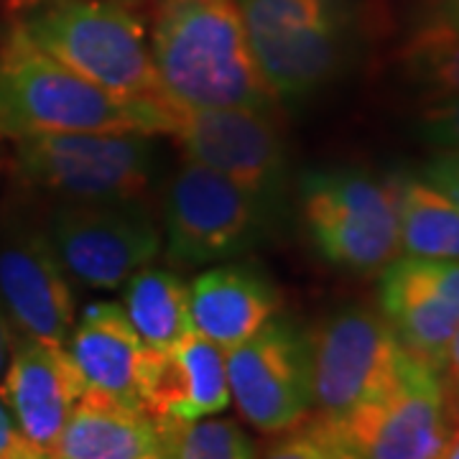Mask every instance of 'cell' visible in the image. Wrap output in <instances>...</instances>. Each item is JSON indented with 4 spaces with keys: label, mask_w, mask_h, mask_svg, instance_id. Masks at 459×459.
Returning a JSON list of instances; mask_svg holds the SVG:
<instances>
[{
    "label": "cell",
    "mask_w": 459,
    "mask_h": 459,
    "mask_svg": "<svg viewBox=\"0 0 459 459\" xmlns=\"http://www.w3.org/2000/svg\"><path fill=\"white\" fill-rule=\"evenodd\" d=\"M161 459H169V457H166V455H164V457H161Z\"/></svg>",
    "instance_id": "36"
},
{
    "label": "cell",
    "mask_w": 459,
    "mask_h": 459,
    "mask_svg": "<svg viewBox=\"0 0 459 459\" xmlns=\"http://www.w3.org/2000/svg\"><path fill=\"white\" fill-rule=\"evenodd\" d=\"M442 459H459V429L455 434H449V442L444 446Z\"/></svg>",
    "instance_id": "34"
},
{
    "label": "cell",
    "mask_w": 459,
    "mask_h": 459,
    "mask_svg": "<svg viewBox=\"0 0 459 459\" xmlns=\"http://www.w3.org/2000/svg\"><path fill=\"white\" fill-rule=\"evenodd\" d=\"M403 74L429 98L459 95V39L424 29L403 54Z\"/></svg>",
    "instance_id": "23"
},
{
    "label": "cell",
    "mask_w": 459,
    "mask_h": 459,
    "mask_svg": "<svg viewBox=\"0 0 459 459\" xmlns=\"http://www.w3.org/2000/svg\"><path fill=\"white\" fill-rule=\"evenodd\" d=\"M279 309V289L255 263H220L189 286L192 327L225 352L253 337Z\"/></svg>",
    "instance_id": "17"
},
{
    "label": "cell",
    "mask_w": 459,
    "mask_h": 459,
    "mask_svg": "<svg viewBox=\"0 0 459 459\" xmlns=\"http://www.w3.org/2000/svg\"><path fill=\"white\" fill-rule=\"evenodd\" d=\"M21 26L39 49L100 90L174 110L159 82L143 21L123 0H47Z\"/></svg>",
    "instance_id": "3"
},
{
    "label": "cell",
    "mask_w": 459,
    "mask_h": 459,
    "mask_svg": "<svg viewBox=\"0 0 459 459\" xmlns=\"http://www.w3.org/2000/svg\"><path fill=\"white\" fill-rule=\"evenodd\" d=\"M444 391H446V411H449V419H457L459 421V383H449Z\"/></svg>",
    "instance_id": "33"
},
{
    "label": "cell",
    "mask_w": 459,
    "mask_h": 459,
    "mask_svg": "<svg viewBox=\"0 0 459 459\" xmlns=\"http://www.w3.org/2000/svg\"><path fill=\"white\" fill-rule=\"evenodd\" d=\"M439 459H442V457H439Z\"/></svg>",
    "instance_id": "37"
},
{
    "label": "cell",
    "mask_w": 459,
    "mask_h": 459,
    "mask_svg": "<svg viewBox=\"0 0 459 459\" xmlns=\"http://www.w3.org/2000/svg\"><path fill=\"white\" fill-rule=\"evenodd\" d=\"M13 174L56 202L148 199L161 146L148 133H47L13 141Z\"/></svg>",
    "instance_id": "6"
},
{
    "label": "cell",
    "mask_w": 459,
    "mask_h": 459,
    "mask_svg": "<svg viewBox=\"0 0 459 459\" xmlns=\"http://www.w3.org/2000/svg\"><path fill=\"white\" fill-rule=\"evenodd\" d=\"M307 424L362 459H439L449 442V411L439 370L406 352L401 373L383 395L334 427Z\"/></svg>",
    "instance_id": "11"
},
{
    "label": "cell",
    "mask_w": 459,
    "mask_h": 459,
    "mask_svg": "<svg viewBox=\"0 0 459 459\" xmlns=\"http://www.w3.org/2000/svg\"><path fill=\"white\" fill-rule=\"evenodd\" d=\"M51 455L56 459H161L164 444L156 421L143 411L87 388Z\"/></svg>",
    "instance_id": "19"
},
{
    "label": "cell",
    "mask_w": 459,
    "mask_h": 459,
    "mask_svg": "<svg viewBox=\"0 0 459 459\" xmlns=\"http://www.w3.org/2000/svg\"><path fill=\"white\" fill-rule=\"evenodd\" d=\"M391 181L398 238L406 255L459 261V204L421 177L398 174Z\"/></svg>",
    "instance_id": "21"
},
{
    "label": "cell",
    "mask_w": 459,
    "mask_h": 459,
    "mask_svg": "<svg viewBox=\"0 0 459 459\" xmlns=\"http://www.w3.org/2000/svg\"><path fill=\"white\" fill-rule=\"evenodd\" d=\"M296 195L314 250L329 265L370 276L401 253L391 181L360 169H309Z\"/></svg>",
    "instance_id": "7"
},
{
    "label": "cell",
    "mask_w": 459,
    "mask_h": 459,
    "mask_svg": "<svg viewBox=\"0 0 459 459\" xmlns=\"http://www.w3.org/2000/svg\"><path fill=\"white\" fill-rule=\"evenodd\" d=\"M0 166H3V156H0Z\"/></svg>",
    "instance_id": "35"
},
{
    "label": "cell",
    "mask_w": 459,
    "mask_h": 459,
    "mask_svg": "<svg viewBox=\"0 0 459 459\" xmlns=\"http://www.w3.org/2000/svg\"><path fill=\"white\" fill-rule=\"evenodd\" d=\"M230 406L225 350L189 332L169 350H148L141 373V411L156 424L197 421Z\"/></svg>",
    "instance_id": "16"
},
{
    "label": "cell",
    "mask_w": 459,
    "mask_h": 459,
    "mask_svg": "<svg viewBox=\"0 0 459 459\" xmlns=\"http://www.w3.org/2000/svg\"><path fill=\"white\" fill-rule=\"evenodd\" d=\"M23 442L21 431H18L16 421L11 416V411L5 406V401L0 398V459H5L18 444Z\"/></svg>",
    "instance_id": "28"
},
{
    "label": "cell",
    "mask_w": 459,
    "mask_h": 459,
    "mask_svg": "<svg viewBox=\"0 0 459 459\" xmlns=\"http://www.w3.org/2000/svg\"><path fill=\"white\" fill-rule=\"evenodd\" d=\"M230 401L263 434H281L312 416L309 334L276 314L246 342L225 352Z\"/></svg>",
    "instance_id": "12"
},
{
    "label": "cell",
    "mask_w": 459,
    "mask_h": 459,
    "mask_svg": "<svg viewBox=\"0 0 459 459\" xmlns=\"http://www.w3.org/2000/svg\"><path fill=\"white\" fill-rule=\"evenodd\" d=\"M444 370L449 373V383H459V332L455 334V340L449 342L446 360H444Z\"/></svg>",
    "instance_id": "31"
},
{
    "label": "cell",
    "mask_w": 459,
    "mask_h": 459,
    "mask_svg": "<svg viewBox=\"0 0 459 459\" xmlns=\"http://www.w3.org/2000/svg\"><path fill=\"white\" fill-rule=\"evenodd\" d=\"M151 54L174 108H247L279 113L247 47L235 0H159Z\"/></svg>",
    "instance_id": "1"
},
{
    "label": "cell",
    "mask_w": 459,
    "mask_h": 459,
    "mask_svg": "<svg viewBox=\"0 0 459 459\" xmlns=\"http://www.w3.org/2000/svg\"><path fill=\"white\" fill-rule=\"evenodd\" d=\"M309 334L312 416L316 427H334L395 383L406 350L383 314L347 307L329 314Z\"/></svg>",
    "instance_id": "9"
},
{
    "label": "cell",
    "mask_w": 459,
    "mask_h": 459,
    "mask_svg": "<svg viewBox=\"0 0 459 459\" xmlns=\"http://www.w3.org/2000/svg\"><path fill=\"white\" fill-rule=\"evenodd\" d=\"M286 212L197 161L169 177L161 202V250L174 268L235 261L276 238Z\"/></svg>",
    "instance_id": "4"
},
{
    "label": "cell",
    "mask_w": 459,
    "mask_h": 459,
    "mask_svg": "<svg viewBox=\"0 0 459 459\" xmlns=\"http://www.w3.org/2000/svg\"><path fill=\"white\" fill-rule=\"evenodd\" d=\"M72 283L115 291L161 253V225L148 199L56 202L44 217Z\"/></svg>",
    "instance_id": "8"
},
{
    "label": "cell",
    "mask_w": 459,
    "mask_h": 459,
    "mask_svg": "<svg viewBox=\"0 0 459 459\" xmlns=\"http://www.w3.org/2000/svg\"><path fill=\"white\" fill-rule=\"evenodd\" d=\"M84 391L87 385L66 347L18 334L11 365L0 380V398L26 442L51 452Z\"/></svg>",
    "instance_id": "15"
},
{
    "label": "cell",
    "mask_w": 459,
    "mask_h": 459,
    "mask_svg": "<svg viewBox=\"0 0 459 459\" xmlns=\"http://www.w3.org/2000/svg\"><path fill=\"white\" fill-rule=\"evenodd\" d=\"M424 29L459 39V0H434L431 3V18Z\"/></svg>",
    "instance_id": "27"
},
{
    "label": "cell",
    "mask_w": 459,
    "mask_h": 459,
    "mask_svg": "<svg viewBox=\"0 0 459 459\" xmlns=\"http://www.w3.org/2000/svg\"><path fill=\"white\" fill-rule=\"evenodd\" d=\"M123 312L148 350H169L179 344L192 327L189 286L171 268H141L123 283Z\"/></svg>",
    "instance_id": "20"
},
{
    "label": "cell",
    "mask_w": 459,
    "mask_h": 459,
    "mask_svg": "<svg viewBox=\"0 0 459 459\" xmlns=\"http://www.w3.org/2000/svg\"><path fill=\"white\" fill-rule=\"evenodd\" d=\"M169 459H258L255 444L232 419L156 424Z\"/></svg>",
    "instance_id": "22"
},
{
    "label": "cell",
    "mask_w": 459,
    "mask_h": 459,
    "mask_svg": "<svg viewBox=\"0 0 459 459\" xmlns=\"http://www.w3.org/2000/svg\"><path fill=\"white\" fill-rule=\"evenodd\" d=\"M304 424H307V421H304ZM307 427H309V424H307ZM312 434L316 437V442H319V459H362L360 455H355L352 449H347L344 444L334 442V439H329V437H322V434H316L314 429Z\"/></svg>",
    "instance_id": "30"
},
{
    "label": "cell",
    "mask_w": 459,
    "mask_h": 459,
    "mask_svg": "<svg viewBox=\"0 0 459 459\" xmlns=\"http://www.w3.org/2000/svg\"><path fill=\"white\" fill-rule=\"evenodd\" d=\"M171 113L87 82L39 49L21 23L0 44V138L98 131L169 135Z\"/></svg>",
    "instance_id": "2"
},
{
    "label": "cell",
    "mask_w": 459,
    "mask_h": 459,
    "mask_svg": "<svg viewBox=\"0 0 459 459\" xmlns=\"http://www.w3.org/2000/svg\"><path fill=\"white\" fill-rule=\"evenodd\" d=\"M0 307L21 337L62 347L77 316L74 286L47 225L21 204L0 212Z\"/></svg>",
    "instance_id": "13"
},
{
    "label": "cell",
    "mask_w": 459,
    "mask_h": 459,
    "mask_svg": "<svg viewBox=\"0 0 459 459\" xmlns=\"http://www.w3.org/2000/svg\"><path fill=\"white\" fill-rule=\"evenodd\" d=\"M276 439L263 446L258 459H319V442L307 424L273 434Z\"/></svg>",
    "instance_id": "26"
},
{
    "label": "cell",
    "mask_w": 459,
    "mask_h": 459,
    "mask_svg": "<svg viewBox=\"0 0 459 459\" xmlns=\"http://www.w3.org/2000/svg\"><path fill=\"white\" fill-rule=\"evenodd\" d=\"M169 135L189 161L225 174L289 210L291 161L276 113L247 108H174Z\"/></svg>",
    "instance_id": "10"
},
{
    "label": "cell",
    "mask_w": 459,
    "mask_h": 459,
    "mask_svg": "<svg viewBox=\"0 0 459 459\" xmlns=\"http://www.w3.org/2000/svg\"><path fill=\"white\" fill-rule=\"evenodd\" d=\"M247 47L281 108L316 98L352 51L347 0H235Z\"/></svg>",
    "instance_id": "5"
},
{
    "label": "cell",
    "mask_w": 459,
    "mask_h": 459,
    "mask_svg": "<svg viewBox=\"0 0 459 459\" xmlns=\"http://www.w3.org/2000/svg\"><path fill=\"white\" fill-rule=\"evenodd\" d=\"M419 177L442 192L444 197L459 204V151L457 148H437L424 164L419 166Z\"/></svg>",
    "instance_id": "25"
},
{
    "label": "cell",
    "mask_w": 459,
    "mask_h": 459,
    "mask_svg": "<svg viewBox=\"0 0 459 459\" xmlns=\"http://www.w3.org/2000/svg\"><path fill=\"white\" fill-rule=\"evenodd\" d=\"M377 301L398 344L442 373L459 332V261L394 258L380 271Z\"/></svg>",
    "instance_id": "14"
},
{
    "label": "cell",
    "mask_w": 459,
    "mask_h": 459,
    "mask_svg": "<svg viewBox=\"0 0 459 459\" xmlns=\"http://www.w3.org/2000/svg\"><path fill=\"white\" fill-rule=\"evenodd\" d=\"M65 347L87 388L141 409V373L148 347L120 304H90L80 322H74Z\"/></svg>",
    "instance_id": "18"
},
{
    "label": "cell",
    "mask_w": 459,
    "mask_h": 459,
    "mask_svg": "<svg viewBox=\"0 0 459 459\" xmlns=\"http://www.w3.org/2000/svg\"><path fill=\"white\" fill-rule=\"evenodd\" d=\"M16 342H18L16 327L11 325L8 314L3 312V307H0V380H3L5 370H8V365H11V358H13Z\"/></svg>",
    "instance_id": "29"
},
{
    "label": "cell",
    "mask_w": 459,
    "mask_h": 459,
    "mask_svg": "<svg viewBox=\"0 0 459 459\" xmlns=\"http://www.w3.org/2000/svg\"><path fill=\"white\" fill-rule=\"evenodd\" d=\"M5 459H56L51 452H47V449H39V446H33V444H29L26 439L18 444L16 449L8 455Z\"/></svg>",
    "instance_id": "32"
},
{
    "label": "cell",
    "mask_w": 459,
    "mask_h": 459,
    "mask_svg": "<svg viewBox=\"0 0 459 459\" xmlns=\"http://www.w3.org/2000/svg\"><path fill=\"white\" fill-rule=\"evenodd\" d=\"M416 135L431 148L459 151V95L429 100L416 120Z\"/></svg>",
    "instance_id": "24"
}]
</instances>
